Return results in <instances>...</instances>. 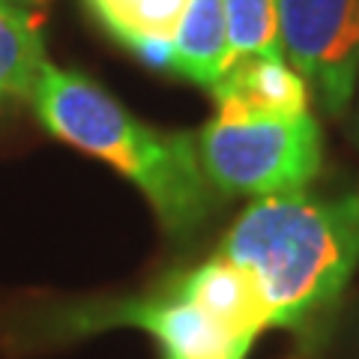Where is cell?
<instances>
[{"label": "cell", "mask_w": 359, "mask_h": 359, "mask_svg": "<svg viewBox=\"0 0 359 359\" xmlns=\"http://www.w3.org/2000/svg\"><path fill=\"white\" fill-rule=\"evenodd\" d=\"M219 255L252 273L273 327L318 341L359 266V195L255 198Z\"/></svg>", "instance_id": "6da1fadb"}, {"label": "cell", "mask_w": 359, "mask_h": 359, "mask_svg": "<svg viewBox=\"0 0 359 359\" xmlns=\"http://www.w3.org/2000/svg\"><path fill=\"white\" fill-rule=\"evenodd\" d=\"M30 105L54 138L132 180L168 237H192L219 207L216 189L201 171L195 135L162 132L138 120L87 75L45 63Z\"/></svg>", "instance_id": "7a4b0ae2"}, {"label": "cell", "mask_w": 359, "mask_h": 359, "mask_svg": "<svg viewBox=\"0 0 359 359\" xmlns=\"http://www.w3.org/2000/svg\"><path fill=\"white\" fill-rule=\"evenodd\" d=\"M198 162L216 195H290L320 174L323 135L311 114L282 120L212 117L195 135Z\"/></svg>", "instance_id": "3957f363"}, {"label": "cell", "mask_w": 359, "mask_h": 359, "mask_svg": "<svg viewBox=\"0 0 359 359\" xmlns=\"http://www.w3.org/2000/svg\"><path fill=\"white\" fill-rule=\"evenodd\" d=\"M282 54L330 117H344L359 78V0H276Z\"/></svg>", "instance_id": "277c9868"}, {"label": "cell", "mask_w": 359, "mask_h": 359, "mask_svg": "<svg viewBox=\"0 0 359 359\" xmlns=\"http://www.w3.org/2000/svg\"><path fill=\"white\" fill-rule=\"evenodd\" d=\"M72 320L78 323V332H93L102 327H117V323L138 327L159 341L165 359H222V356L245 359L233 351L228 339L192 302H186L177 294L174 285H168L165 290L147 299L117 302L111 309L75 311L69 323Z\"/></svg>", "instance_id": "5b68a950"}, {"label": "cell", "mask_w": 359, "mask_h": 359, "mask_svg": "<svg viewBox=\"0 0 359 359\" xmlns=\"http://www.w3.org/2000/svg\"><path fill=\"white\" fill-rule=\"evenodd\" d=\"M174 290L204 314L240 356L249 353L252 341L269 330V309L249 269L228 257H210L192 273L174 278Z\"/></svg>", "instance_id": "8992f818"}, {"label": "cell", "mask_w": 359, "mask_h": 359, "mask_svg": "<svg viewBox=\"0 0 359 359\" xmlns=\"http://www.w3.org/2000/svg\"><path fill=\"white\" fill-rule=\"evenodd\" d=\"M212 102L224 120H282L309 114V84L285 57L233 60L210 87Z\"/></svg>", "instance_id": "52a82bcc"}, {"label": "cell", "mask_w": 359, "mask_h": 359, "mask_svg": "<svg viewBox=\"0 0 359 359\" xmlns=\"http://www.w3.org/2000/svg\"><path fill=\"white\" fill-rule=\"evenodd\" d=\"M111 36L153 69H171V36L186 0H84Z\"/></svg>", "instance_id": "ba28073f"}, {"label": "cell", "mask_w": 359, "mask_h": 359, "mask_svg": "<svg viewBox=\"0 0 359 359\" xmlns=\"http://www.w3.org/2000/svg\"><path fill=\"white\" fill-rule=\"evenodd\" d=\"M231 66L224 0H186L171 36V69L201 87H212Z\"/></svg>", "instance_id": "9c48e42d"}, {"label": "cell", "mask_w": 359, "mask_h": 359, "mask_svg": "<svg viewBox=\"0 0 359 359\" xmlns=\"http://www.w3.org/2000/svg\"><path fill=\"white\" fill-rule=\"evenodd\" d=\"M45 63L39 18L30 9L0 0V93L30 102Z\"/></svg>", "instance_id": "30bf717a"}, {"label": "cell", "mask_w": 359, "mask_h": 359, "mask_svg": "<svg viewBox=\"0 0 359 359\" xmlns=\"http://www.w3.org/2000/svg\"><path fill=\"white\" fill-rule=\"evenodd\" d=\"M231 63L249 54L285 57L276 25V0H224Z\"/></svg>", "instance_id": "8fae6325"}, {"label": "cell", "mask_w": 359, "mask_h": 359, "mask_svg": "<svg viewBox=\"0 0 359 359\" xmlns=\"http://www.w3.org/2000/svg\"><path fill=\"white\" fill-rule=\"evenodd\" d=\"M339 341H341V359H359V306L351 309L339 327Z\"/></svg>", "instance_id": "7c38bea8"}, {"label": "cell", "mask_w": 359, "mask_h": 359, "mask_svg": "<svg viewBox=\"0 0 359 359\" xmlns=\"http://www.w3.org/2000/svg\"><path fill=\"white\" fill-rule=\"evenodd\" d=\"M344 120H347V132H351L353 144L359 147V78H356L353 96H351V105H347V111H344Z\"/></svg>", "instance_id": "4fadbf2b"}, {"label": "cell", "mask_w": 359, "mask_h": 359, "mask_svg": "<svg viewBox=\"0 0 359 359\" xmlns=\"http://www.w3.org/2000/svg\"><path fill=\"white\" fill-rule=\"evenodd\" d=\"M6 4H15L21 9H33V6H45L48 0H6Z\"/></svg>", "instance_id": "5bb4252c"}]
</instances>
